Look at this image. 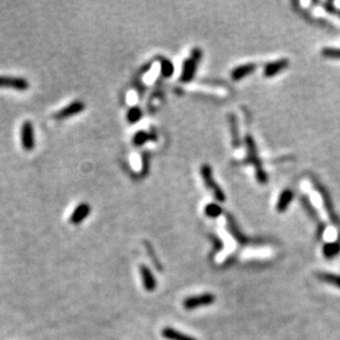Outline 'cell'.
<instances>
[{"mask_svg":"<svg viewBox=\"0 0 340 340\" xmlns=\"http://www.w3.org/2000/svg\"><path fill=\"white\" fill-rule=\"evenodd\" d=\"M215 295L212 293H204L200 295L189 296L183 302V306L191 311V309H196L200 306H207V305L213 304L215 302Z\"/></svg>","mask_w":340,"mask_h":340,"instance_id":"3","label":"cell"},{"mask_svg":"<svg viewBox=\"0 0 340 340\" xmlns=\"http://www.w3.org/2000/svg\"><path fill=\"white\" fill-rule=\"evenodd\" d=\"M150 140H156V137H154L152 133H149L147 131H138L135 136H133V144L135 145H143L144 143H147Z\"/></svg>","mask_w":340,"mask_h":340,"instance_id":"15","label":"cell"},{"mask_svg":"<svg viewBox=\"0 0 340 340\" xmlns=\"http://www.w3.org/2000/svg\"><path fill=\"white\" fill-rule=\"evenodd\" d=\"M90 214V206L87 203H81L74 209L72 216L70 218V221L74 225H79L84 220L86 217H88Z\"/></svg>","mask_w":340,"mask_h":340,"instance_id":"9","label":"cell"},{"mask_svg":"<svg viewBox=\"0 0 340 340\" xmlns=\"http://www.w3.org/2000/svg\"><path fill=\"white\" fill-rule=\"evenodd\" d=\"M21 144L25 151H31L36 147V138L31 121H24L21 127Z\"/></svg>","mask_w":340,"mask_h":340,"instance_id":"4","label":"cell"},{"mask_svg":"<svg viewBox=\"0 0 340 340\" xmlns=\"http://www.w3.org/2000/svg\"><path fill=\"white\" fill-rule=\"evenodd\" d=\"M142 118V110L139 107H132L127 114V120L130 123H136Z\"/></svg>","mask_w":340,"mask_h":340,"instance_id":"16","label":"cell"},{"mask_svg":"<svg viewBox=\"0 0 340 340\" xmlns=\"http://www.w3.org/2000/svg\"><path fill=\"white\" fill-rule=\"evenodd\" d=\"M221 212H222L221 207L217 204H208L205 207V214L207 215L208 217H212V218L218 217L219 215L221 214Z\"/></svg>","mask_w":340,"mask_h":340,"instance_id":"18","label":"cell"},{"mask_svg":"<svg viewBox=\"0 0 340 340\" xmlns=\"http://www.w3.org/2000/svg\"><path fill=\"white\" fill-rule=\"evenodd\" d=\"M203 58V52L200 49H194L192 51L191 57L186 59L183 63V70L182 74H180V81L183 83H189L195 76V73L199 66V63Z\"/></svg>","mask_w":340,"mask_h":340,"instance_id":"1","label":"cell"},{"mask_svg":"<svg viewBox=\"0 0 340 340\" xmlns=\"http://www.w3.org/2000/svg\"><path fill=\"white\" fill-rule=\"evenodd\" d=\"M294 197V193L291 191V189H285L281 193V195L279 197L278 204H277V209L279 213H284L286 210V208L290 206Z\"/></svg>","mask_w":340,"mask_h":340,"instance_id":"12","label":"cell"},{"mask_svg":"<svg viewBox=\"0 0 340 340\" xmlns=\"http://www.w3.org/2000/svg\"><path fill=\"white\" fill-rule=\"evenodd\" d=\"M322 55L330 59H340V49H333V47H327L322 50Z\"/></svg>","mask_w":340,"mask_h":340,"instance_id":"20","label":"cell"},{"mask_svg":"<svg viewBox=\"0 0 340 340\" xmlns=\"http://www.w3.org/2000/svg\"><path fill=\"white\" fill-rule=\"evenodd\" d=\"M200 174H201V178H203L204 182L206 184V186H207V188H209L210 191L214 193L215 199H216L218 201H220V203L225 201L226 200L225 193H223L220 186H219V185L216 183V180H215L212 167L207 164L203 165L200 167Z\"/></svg>","mask_w":340,"mask_h":340,"instance_id":"2","label":"cell"},{"mask_svg":"<svg viewBox=\"0 0 340 340\" xmlns=\"http://www.w3.org/2000/svg\"><path fill=\"white\" fill-rule=\"evenodd\" d=\"M86 108V106L83 101L80 100H75L71 102L70 105H67L66 107H64L63 109H61L60 111H58L57 114L54 115L55 119H66L73 117V116H75L77 114H80L81 111H84Z\"/></svg>","mask_w":340,"mask_h":340,"instance_id":"7","label":"cell"},{"mask_svg":"<svg viewBox=\"0 0 340 340\" xmlns=\"http://www.w3.org/2000/svg\"><path fill=\"white\" fill-rule=\"evenodd\" d=\"M0 87H10L19 92H24L29 88V81L23 77L0 75Z\"/></svg>","mask_w":340,"mask_h":340,"instance_id":"5","label":"cell"},{"mask_svg":"<svg viewBox=\"0 0 340 340\" xmlns=\"http://www.w3.org/2000/svg\"><path fill=\"white\" fill-rule=\"evenodd\" d=\"M161 72L164 77H170L174 72V66L170 60H161Z\"/></svg>","mask_w":340,"mask_h":340,"instance_id":"17","label":"cell"},{"mask_svg":"<svg viewBox=\"0 0 340 340\" xmlns=\"http://www.w3.org/2000/svg\"><path fill=\"white\" fill-rule=\"evenodd\" d=\"M162 336L167 340H197L194 337H189L186 334H183L174 328H171V327H166V328L163 329Z\"/></svg>","mask_w":340,"mask_h":340,"instance_id":"13","label":"cell"},{"mask_svg":"<svg viewBox=\"0 0 340 340\" xmlns=\"http://www.w3.org/2000/svg\"><path fill=\"white\" fill-rule=\"evenodd\" d=\"M257 66L252 63L243 64V65H240L238 67H236L234 71L231 73V77L234 80H242L243 77H246L248 75H250L251 73L255 72Z\"/></svg>","mask_w":340,"mask_h":340,"instance_id":"11","label":"cell"},{"mask_svg":"<svg viewBox=\"0 0 340 340\" xmlns=\"http://www.w3.org/2000/svg\"><path fill=\"white\" fill-rule=\"evenodd\" d=\"M140 273L142 278V282H143V286L148 292H153L157 288V281L154 275L152 274L151 270H150L147 265H141L140 266Z\"/></svg>","mask_w":340,"mask_h":340,"instance_id":"8","label":"cell"},{"mask_svg":"<svg viewBox=\"0 0 340 340\" xmlns=\"http://www.w3.org/2000/svg\"><path fill=\"white\" fill-rule=\"evenodd\" d=\"M247 145H248V149H249V160L255 163L256 172H257V178H258V180H259V182L265 183L266 179H268V178H266L265 172H264L263 169H262L261 165H260V162H259V160H258L257 151H256V150H257L256 149V144H255V141L252 140L251 137L247 138Z\"/></svg>","mask_w":340,"mask_h":340,"instance_id":"6","label":"cell"},{"mask_svg":"<svg viewBox=\"0 0 340 340\" xmlns=\"http://www.w3.org/2000/svg\"><path fill=\"white\" fill-rule=\"evenodd\" d=\"M340 251V246L338 243H328L324 248V255L327 258L335 257Z\"/></svg>","mask_w":340,"mask_h":340,"instance_id":"19","label":"cell"},{"mask_svg":"<svg viewBox=\"0 0 340 340\" xmlns=\"http://www.w3.org/2000/svg\"><path fill=\"white\" fill-rule=\"evenodd\" d=\"M231 128H232V142L235 145L239 144V137H238V128H237L236 120L231 117Z\"/></svg>","mask_w":340,"mask_h":340,"instance_id":"21","label":"cell"},{"mask_svg":"<svg viewBox=\"0 0 340 340\" xmlns=\"http://www.w3.org/2000/svg\"><path fill=\"white\" fill-rule=\"evenodd\" d=\"M287 66H288L287 60H279V61L271 62L265 65L263 74L265 77H272L279 74V73L282 72L283 70H285Z\"/></svg>","mask_w":340,"mask_h":340,"instance_id":"10","label":"cell"},{"mask_svg":"<svg viewBox=\"0 0 340 340\" xmlns=\"http://www.w3.org/2000/svg\"><path fill=\"white\" fill-rule=\"evenodd\" d=\"M317 278L322 282L328 283V284H330V285L337 286L340 288V275H338V274L320 272V273H317Z\"/></svg>","mask_w":340,"mask_h":340,"instance_id":"14","label":"cell"}]
</instances>
